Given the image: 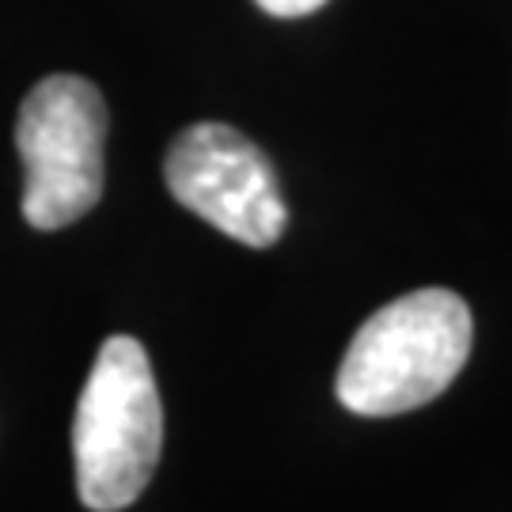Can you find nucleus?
<instances>
[{"label":"nucleus","mask_w":512,"mask_h":512,"mask_svg":"<svg viewBox=\"0 0 512 512\" xmlns=\"http://www.w3.org/2000/svg\"><path fill=\"white\" fill-rule=\"evenodd\" d=\"M471 308L448 289L399 296L353 334L338 368V403L387 418L433 403L471 357Z\"/></svg>","instance_id":"f257e3e1"},{"label":"nucleus","mask_w":512,"mask_h":512,"mask_svg":"<svg viewBox=\"0 0 512 512\" xmlns=\"http://www.w3.org/2000/svg\"><path fill=\"white\" fill-rule=\"evenodd\" d=\"M164 410L148 353L114 334L99 346L73 421L76 490L92 512H118L145 494L160 463Z\"/></svg>","instance_id":"f03ea898"},{"label":"nucleus","mask_w":512,"mask_h":512,"mask_svg":"<svg viewBox=\"0 0 512 512\" xmlns=\"http://www.w3.org/2000/svg\"><path fill=\"white\" fill-rule=\"evenodd\" d=\"M23 217L38 232L69 228L103 198L107 103L92 80L57 73L27 92L16 118Z\"/></svg>","instance_id":"7ed1b4c3"},{"label":"nucleus","mask_w":512,"mask_h":512,"mask_svg":"<svg viewBox=\"0 0 512 512\" xmlns=\"http://www.w3.org/2000/svg\"><path fill=\"white\" fill-rule=\"evenodd\" d=\"M171 198L243 247H270L285 232L289 209L266 152L224 122L183 129L164 160Z\"/></svg>","instance_id":"20e7f679"},{"label":"nucleus","mask_w":512,"mask_h":512,"mask_svg":"<svg viewBox=\"0 0 512 512\" xmlns=\"http://www.w3.org/2000/svg\"><path fill=\"white\" fill-rule=\"evenodd\" d=\"M262 12H270V16H281V19H296V16H308L315 8H323L327 0H255Z\"/></svg>","instance_id":"39448f33"}]
</instances>
